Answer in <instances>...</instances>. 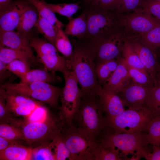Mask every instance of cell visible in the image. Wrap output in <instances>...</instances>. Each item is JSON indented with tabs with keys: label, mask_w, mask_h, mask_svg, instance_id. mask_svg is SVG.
<instances>
[{
	"label": "cell",
	"mask_w": 160,
	"mask_h": 160,
	"mask_svg": "<svg viewBox=\"0 0 160 160\" xmlns=\"http://www.w3.org/2000/svg\"><path fill=\"white\" fill-rule=\"evenodd\" d=\"M73 51L66 59L69 68L74 73L80 85L82 96L96 95L98 83L95 73L94 47L90 41L71 40Z\"/></svg>",
	"instance_id": "6da1fadb"
},
{
	"label": "cell",
	"mask_w": 160,
	"mask_h": 160,
	"mask_svg": "<svg viewBox=\"0 0 160 160\" xmlns=\"http://www.w3.org/2000/svg\"><path fill=\"white\" fill-rule=\"evenodd\" d=\"M72 122L79 133L88 141L97 140L106 125L105 113L97 95L82 97Z\"/></svg>",
	"instance_id": "7a4b0ae2"
},
{
	"label": "cell",
	"mask_w": 160,
	"mask_h": 160,
	"mask_svg": "<svg viewBox=\"0 0 160 160\" xmlns=\"http://www.w3.org/2000/svg\"><path fill=\"white\" fill-rule=\"evenodd\" d=\"M96 140L106 147L118 150L121 157L134 155L130 160H139L149 152L143 133L118 132L106 126Z\"/></svg>",
	"instance_id": "3957f363"
},
{
	"label": "cell",
	"mask_w": 160,
	"mask_h": 160,
	"mask_svg": "<svg viewBox=\"0 0 160 160\" xmlns=\"http://www.w3.org/2000/svg\"><path fill=\"white\" fill-rule=\"evenodd\" d=\"M63 125V121L59 115L57 117L50 114L42 121L18 120L16 124L21 129L25 141L36 147L45 142H51L60 132Z\"/></svg>",
	"instance_id": "277c9868"
},
{
	"label": "cell",
	"mask_w": 160,
	"mask_h": 160,
	"mask_svg": "<svg viewBox=\"0 0 160 160\" xmlns=\"http://www.w3.org/2000/svg\"><path fill=\"white\" fill-rule=\"evenodd\" d=\"M81 6L82 11L85 14L87 24V33L85 40L96 41L119 29L118 15L116 12Z\"/></svg>",
	"instance_id": "5b68a950"
},
{
	"label": "cell",
	"mask_w": 160,
	"mask_h": 160,
	"mask_svg": "<svg viewBox=\"0 0 160 160\" xmlns=\"http://www.w3.org/2000/svg\"><path fill=\"white\" fill-rule=\"evenodd\" d=\"M153 118L145 107L129 108L115 116L105 114L106 126L118 132L143 133Z\"/></svg>",
	"instance_id": "8992f818"
},
{
	"label": "cell",
	"mask_w": 160,
	"mask_h": 160,
	"mask_svg": "<svg viewBox=\"0 0 160 160\" xmlns=\"http://www.w3.org/2000/svg\"><path fill=\"white\" fill-rule=\"evenodd\" d=\"M7 91L24 95L57 108L63 88L51 84L36 82L30 83H7L1 85Z\"/></svg>",
	"instance_id": "52a82bcc"
},
{
	"label": "cell",
	"mask_w": 160,
	"mask_h": 160,
	"mask_svg": "<svg viewBox=\"0 0 160 160\" xmlns=\"http://www.w3.org/2000/svg\"><path fill=\"white\" fill-rule=\"evenodd\" d=\"M118 15L119 28L125 39L138 38L160 26V20L146 12L142 9Z\"/></svg>",
	"instance_id": "ba28073f"
},
{
	"label": "cell",
	"mask_w": 160,
	"mask_h": 160,
	"mask_svg": "<svg viewBox=\"0 0 160 160\" xmlns=\"http://www.w3.org/2000/svg\"><path fill=\"white\" fill-rule=\"evenodd\" d=\"M64 77L65 84L60 98L61 105L59 116L64 124H70L72 123L74 116L79 108L82 95L73 71L71 70Z\"/></svg>",
	"instance_id": "9c48e42d"
},
{
	"label": "cell",
	"mask_w": 160,
	"mask_h": 160,
	"mask_svg": "<svg viewBox=\"0 0 160 160\" xmlns=\"http://www.w3.org/2000/svg\"><path fill=\"white\" fill-rule=\"evenodd\" d=\"M63 124L60 133L70 152V160H93L89 141L79 133L73 122Z\"/></svg>",
	"instance_id": "30bf717a"
},
{
	"label": "cell",
	"mask_w": 160,
	"mask_h": 160,
	"mask_svg": "<svg viewBox=\"0 0 160 160\" xmlns=\"http://www.w3.org/2000/svg\"><path fill=\"white\" fill-rule=\"evenodd\" d=\"M124 40L119 29L99 40L91 41L95 48L96 64L120 57Z\"/></svg>",
	"instance_id": "8fae6325"
},
{
	"label": "cell",
	"mask_w": 160,
	"mask_h": 160,
	"mask_svg": "<svg viewBox=\"0 0 160 160\" xmlns=\"http://www.w3.org/2000/svg\"><path fill=\"white\" fill-rule=\"evenodd\" d=\"M0 95L4 98L9 111L16 116L25 119L41 104L27 96L7 91L0 87Z\"/></svg>",
	"instance_id": "7c38bea8"
},
{
	"label": "cell",
	"mask_w": 160,
	"mask_h": 160,
	"mask_svg": "<svg viewBox=\"0 0 160 160\" xmlns=\"http://www.w3.org/2000/svg\"><path fill=\"white\" fill-rule=\"evenodd\" d=\"M29 3L28 0L12 1L0 12V33L16 28Z\"/></svg>",
	"instance_id": "4fadbf2b"
},
{
	"label": "cell",
	"mask_w": 160,
	"mask_h": 160,
	"mask_svg": "<svg viewBox=\"0 0 160 160\" xmlns=\"http://www.w3.org/2000/svg\"><path fill=\"white\" fill-rule=\"evenodd\" d=\"M150 87L138 84L132 80L119 94L125 107L128 108L145 107Z\"/></svg>",
	"instance_id": "5bb4252c"
},
{
	"label": "cell",
	"mask_w": 160,
	"mask_h": 160,
	"mask_svg": "<svg viewBox=\"0 0 160 160\" xmlns=\"http://www.w3.org/2000/svg\"><path fill=\"white\" fill-rule=\"evenodd\" d=\"M96 94L106 114L115 116L125 110L123 101L118 93L105 89L99 85Z\"/></svg>",
	"instance_id": "9a60e30c"
},
{
	"label": "cell",
	"mask_w": 160,
	"mask_h": 160,
	"mask_svg": "<svg viewBox=\"0 0 160 160\" xmlns=\"http://www.w3.org/2000/svg\"><path fill=\"white\" fill-rule=\"evenodd\" d=\"M125 40L129 43L138 55L153 83L158 65V61L154 56V52L143 44L137 38Z\"/></svg>",
	"instance_id": "2e32d148"
},
{
	"label": "cell",
	"mask_w": 160,
	"mask_h": 160,
	"mask_svg": "<svg viewBox=\"0 0 160 160\" xmlns=\"http://www.w3.org/2000/svg\"><path fill=\"white\" fill-rule=\"evenodd\" d=\"M28 35L14 31L0 33V46L23 50L33 53Z\"/></svg>",
	"instance_id": "e0dca14e"
},
{
	"label": "cell",
	"mask_w": 160,
	"mask_h": 160,
	"mask_svg": "<svg viewBox=\"0 0 160 160\" xmlns=\"http://www.w3.org/2000/svg\"><path fill=\"white\" fill-rule=\"evenodd\" d=\"M132 80L123 63L122 58H119V63L116 69L108 81L102 86L103 88L120 93L131 81Z\"/></svg>",
	"instance_id": "ac0fdd59"
},
{
	"label": "cell",
	"mask_w": 160,
	"mask_h": 160,
	"mask_svg": "<svg viewBox=\"0 0 160 160\" xmlns=\"http://www.w3.org/2000/svg\"><path fill=\"white\" fill-rule=\"evenodd\" d=\"M64 32L67 35L76 37L80 41L85 40L87 33V24L85 14L82 11L76 18H68Z\"/></svg>",
	"instance_id": "d6986e66"
},
{
	"label": "cell",
	"mask_w": 160,
	"mask_h": 160,
	"mask_svg": "<svg viewBox=\"0 0 160 160\" xmlns=\"http://www.w3.org/2000/svg\"><path fill=\"white\" fill-rule=\"evenodd\" d=\"M20 78V82L23 83L42 82L55 84L62 80L61 77L56 75L55 73L49 71L44 67L43 69L30 70Z\"/></svg>",
	"instance_id": "ffe728a7"
},
{
	"label": "cell",
	"mask_w": 160,
	"mask_h": 160,
	"mask_svg": "<svg viewBox=\"0 0 160 160\" xmlns=\"http://www.w3.org/2000/svg\"><path fill=\"white\" fill-rule=\"evenodd\" d=\"M32 151L31 147L25 146L21 143H15L0 152V160H31Z\"/></svg>",
	"instance_id": "44dd1931"
},
{
	"label": "cell",
	"mask_w": 160,
	"mask_h": 160,
	"mask_svg": "<svg viewBox=\"0 0 160 160\" xmlns=\"http://www.w3.org/2000/svg\"><path fill=\"white\" fill-rule=\"evenodd\" d=\"M89 144L93 160L123 159L117 149L106 147L97 140L89 141Z\"/></svg>",
	"instance_id": "7402d4cb"
},
{
	"label": "cell",
	"mask_w": 160,
	"mask_h": 160,
	"mask_svg": "<svg viewBox=\"0 0 160 160\" xmlns=\"http://www.w3.org/2000/svg\"><path fill=\"white\" fill-rule=\"evenodd\" d=\"M120 57L96 64L95 73L99 85L103 86L108 81L119 64Z\"/></svg>",
	"instance_id": "603a6c76"
},
{
	"label": "cell",
	"mask_w": 160,
	"mask_h": 160,
	"mask_svg": "<svg viewBox=\"0 0 160 160\" xmlns=\"http://www.w3.org/2000/svg\"><path fill=\"white\" fill-rule=\"evenodd\" d=\"M29 2L28 5L23 14L16 29V31L24 35H28L29 31L35 26L39 16L36 8Z\"/></svg>",
	"instance_id": "cb8c5ba5"
},
{
	"label": "cell",
	"mask_w": 160,
	"mask_h": 160,
	"mask_svg": "<svg viewBox=\"0 0 160 160\" xmlns=\"http://www.w3.org/2000/svg\"><path fill=\"white\" fill-rule=\"evenodd\" d=\"M143 133L148 145L160 146V115L151 119Z\"/></svg>",
	"instance_id": "d4e9b609"
},
{
	"label": "cell",
	"mask_w": 160,
	"mask_h": 160,
	"mask_svg": "<svg viewBox=\"0 0 160 160\" xmlns=\"http://www.w3.org/2000/svg\"><path fill=\"white\" fill-rule=\"evenodd\" d=\"M33 53L23 50L0 46V60L6 64L16 59L29 60L32 59Z\"/></svg>",
	"instance_id": "484cf974"
},
{
	"label": "cell",
	"mask_w": 160,
	"mask_h": 160,
	"mask_svg": "<svg viewBox=\"0 0 160 160\" xmlns=\"http://www.w3.org/2000/svg\"><path fill=\"white\" fill-rule=\"evenodd\" d=\"M35 26L45 39L55 47L58 28L39 15Z\"/></svg>",
	"instance_id": "4316f807"
},
{
	"label": "cell",
	"mask_w": 160,
	"mask_h": 160,
	"mask_svg": "<svg viewBox=\"0 0 160 160\" xmlns=\"http://www.w3.org/2000/svg\"><path fill=\"white\" fill-rule=\"evenodd\" d=\"M36 9L39 15L58 28H62L64 24L59 20L55 13L45 4L43 0H28Z\"/></svg>",
	"instance_id": "83f0119b"
},
{
	"label": "cell",
	"mask_w": 160,
	"mask_h": 160,
	"mask_svg": "<svg viewBox=\"0 0 160 160\" xmlns=\"http://www.w3.org/2000/svg\"><path fill=\"white\" fill-rule=\"evenodd\" d=\"M121 53L124 61L128 65L148 73L138 55L129 43L125 39L122 46Z\"/></svg>",
	"instance_id": "f1b7e54d"
},
{
	"label": "cell",
	"mask_w": 160,
	"mask_h": 160,
	"mask_svg": "<svg viewBox=\"0 0 160 160\" xmlns=\"http://www.w3.org/2000/svg\"><path fill=\"white\" fill-rule=\"evenodd\" d=\"M137 38L154 52L160 48V26L152 29Z\"/></svg>",
	"instance_id": "f546056e"
},
{
	"label": "cell",
	"mask_w": 160,
	"mask_h": 160,
	"mask_svg": "<svg viewBox=\"0 0 160 160\" xmlns=\"http://www.w3.org/2000/svg\"><path fill=\"white\" fill-rule=\"evenodd\" d=\"M30 45L37 55H47L58 53L56 47L46 39L34 37L30 40Z\"/></svg>",
	"instance_id": "4dcf8cb0"
},
{
	"label": "cell",
	"mask_w": 160,
	"mask_h": 160,
	"mask_svg": "<svg viewBox=\"0 0 160 160\" xmlns=\"http://www.w3.org/2000/svg\"><path fill=\"white\" fill-rule=\"evenodd\" d=\"M46 6L54 13H57L68 18L82 9L80 2L76 3H62L57 4L47 3L44 1Z\"/></svg>",
	"instance_id": "1f68e13d"
},
{
	"label": "cell",
	"mask_w": 160,
	"mask_h": 160,
	"mask_svg": "<svg viewBox=\"0 0 160 160\" xmlns=\"http://www.w3.org/2000/svg\"><path fill=\"white\" fill-rule=\"evenodd\" d=\"M145 107L150 110L153 117L160 115V86L150 87Z\"/></svg>",
	"instance_id": "d6a6232c"
},
{
	"label": "cell",
	"mask_w": 160,
	"mask_h": 160,
	"mask_svg": "<svg viewBox=\"0 0 160 160\" xmlns=\"http://www.w3.org/2000/svg\"><path fill=\"white\" fill-rule=\"evenodd\" d=\"M67 36L62 28H58L55 40V47L66 59L70 57L73 51L72 43Z\"/></svg>",
	"instance_id": "836d02e7"
},
{
	"label": "cell",
	"mask_w": 160,
	"mask_h": 160,
	"mask_svg": "<svg viewBox=\"0 0 160 160\" xmlns=\"http://www.w3.org/2000/svg\"><path fill=\"white\" fill-rule=\"evenodd\" d=\"M122 60L132 81L140 85L149 87L154 86L153 80L148 73L130 66L125 62L122 58Z\"/></svg>",
	"instance_id": "e575fe53"
},
{
	"label": "cell",
	"mask_w": 160,
	"mask_h": 160,
	"mask_svg": "<svg viewBox=\"0 0 160 160\" xmlns=\"http://www.w3.org/2000/svg\"><path fill=\"white\" fill-rule=\"evenodd\" d=\"M50 145L53 150L55 160H65L67 159L70 160V152L60 132L51 142Z\"/></svg>",
	"instance_id": "d590c367"
},
{
	"label": "cell",
	"mask_w": 160,
	"mask_h": 160,
	"mask_svg": "<svg viewBox=\"0 0 160 160\" xmlns=\"http://www.w3.org/2000/svg\"><path fill=\"white\" fill-rule=\"evenodd\" d=\"M50 142H46L35 148H32L31 160H55Z\"/></svg>",
	"instance_id": "8d00e7d4"
},
{
	"label": "cell",
	"mask_w": 160,
	"mask_h": 160,
	"mask_svg": "<svg viewBox=\"0 0 160 160\" xmlns=\"http://www.w3.org/2000/svg\"><path fill=\"white\" fill-rule=\"evenodd\" d=\"M0 136L11 140H25L21 129L12 124L0 123Z\"/></svg>",
	"instance_id": "74e56055"
},
{
	"label": "cell",
	"mask_w": 160,
	"mask_h": 160,
	"mask_svg": "<svg viewBox=\"0 0 160 160\" xmlns=\"http://www.w3.org/2000/svg\"><path fill=\"white\" fill-rule=\"evenodd\" d=\"M121 0H80L81 5L97 7L116 12Z\"/></svg>",
	"instance_id": "f35d334b"
},
{
	"label": "cell",
	"mask_w": 160,
	"mask_h": 160,
	"mask_svg": "<svg viewBox=\"0 0 160 160\" xmlns=\"http://www.w3.org/2000/svg\"><path fill=\"white\" fill-rule=\"evenodd\" d=\"M7 68L20 78L25 75L30 69L28 60H15L6 65Z\"/></svg>",
	"instance_id": "ab89813d"
},
{
	"label": "cell",
	"mask_w": 160,
	"mask_h": 160,
	"mask_svg": "<svg viewBox=\"0 0 160 160\" xmlns=\"http://www.w3.org/2000/svg\"><path fill=\"white\" fill-rule=\"evenodd\" d=\"M145 0H121L116 12L118 14L131 12L142 9Z\"/></svg>",
	"instance_id": "60d3db41"
},
{
	"label": "cell",
	"mask_w": 160,
	"mask_h": 160,
	"mask_svg": "<svg viewBox=\"0 0 160 160\" xmlns=\"http://www.w3.org/2000/svg\"><path fill=\"white\" fill-rule=\"evenodd\" d=\"M47 109L42 105L35 109L27 118L29 121H40L45 119L49 115Z\"/></svg>",
	"instance_id": "b9f144b4"
},
{
	"label": "cell",
	"mask_w": 160,
	"mask_h": 160,
	"mask_svg": "<svg viewBox=\"0 0 160 160\" xmlns=\"http://www.w3.org/2000/svg\"><path fill=\"white\" fill-rule=\"evenodd\" d=\"M142 9L146 12L160 20V1H145Z\"/></svg>",
	"instance_id": "7bdbcfd3"
},
{
	"label": "cell",
	"mask_w": 160,
	"mask_h": 160,
	"mask_svg": "<svg viewBox=\"0 0 160 160\" xmlns=\"http://www.w3.org/2000/svg\"><path fill=\"white\" fill-rule=\"evenodd\" d=\"M12 113L9 111L6 106L5 100L0 95V123H10L15 120Z\"/></svg>",
	"instance_id": "ee69618b"
},
{
	"label": "cell",
	"mask_w": 160,
	"mask_h": 160,
	"mask_svg": "<svg viewBox=\"0 0 160 160\" xmlns=\"http://www.w3.org/2000/svg\"><path fill=\"white\" fill-rule=\"evenodd\" d=\"M143 158L147 160H160V146L153 145L152 152L149 151Z\"/></svg>",
	"instance_id": "f6af8a7d"
},
{
	"label": "cell",
	"mask_w": 160,
	"mask_h": 160,
	"mask_svg": "<svg viewBox=\"0 0 160 160\" xmlns=\"http://www.w3.org/2000/svg\"><path fill=\"white\" fill-rule=\"evenodd\" d=\"M20 140H11L0 136V152L10 146L17 143H21Z\"/></svg>",
	"instance_id": "bcb514c9"
},
{
	"label": "cell",
	"mask_w": 160,
	"mask_h": 160,
	"mask_svg": "<svg viewBox=\"0 0 160 160\" xmlns=\"http://www.w3.org/2000/svg\"><path fill=\"white\" fill-rule=\"evenodd\" d=\"M5 63L0 60V82L3 81L9 76V73L11 72L6 68Z\"/></svg>",
	"instance_id": "7dc6e473"
},
{
	"label": "cell",
	"mask_w": 160,
	"mask_h": 160,
	"mask_svg": "<svg viewBox=\"0 0 160 160\" xmlns=\"http://www.w3.org/2000/svg\"><path fill=\"white\" fill-rule=\"evenodd\" d=\"M154 86H160V62H158V65L155 73L154 81Z\"/></svg>",
	"instance_id": "c3c4849f"
},
{
	"label": "cell",
	"mask_w": 160,
	"mask_h": 160,
	"mask_svg": "<svg viewBox=\"0 0 160 160\" xmlns=\"http://www.w3.org/2000/svg\"><path fill=\"white\" fill-rule=\"evenodd\" d=\"M12 0H0V12H2L12 2Z\"/></svg>",
	"instance_id": "681fc988"
},
{
	"label": "cell",
	"mask_w": 160,
	"mask_h": 160,
	"mask_svg": "<svg viewBox=\"0 0 160 160\" xmlns=\"http://www.w3.org/2000/svg\"><path fill=\"white\" fill-rule=\"evenodd\" d=\"M160 1V0H145V1Z\"/></svg>",
	"instance_id": "f907efd6"
},
{
	"label": "cell",
	"mask_w": 160,
	"mask_h": 160,
	"mask_svg": "<svg viewBox=\"0 0 160 160\" xmlns=\"http://www.w3.org/2000/svg\"><path fill=\"white\" fill-rule=\"evenodd\" d=\"M76 0H73V1H75Z\"/></svg>",
	"instance_id": "816d5d0a"
}]
</instances>
